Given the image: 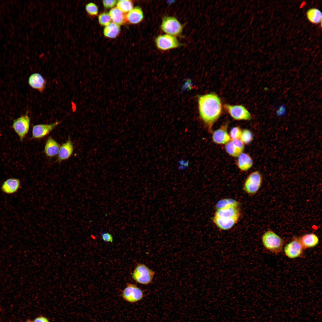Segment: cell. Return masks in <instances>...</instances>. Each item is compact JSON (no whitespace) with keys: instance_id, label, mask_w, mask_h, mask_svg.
Masks as SVG:
<instances>
[{"instance_id":"cell-14","label":"cell","mask_w":322,"mask_h":322,"mask_svg":"<svg viewBox=\"0 0 322 322\" xmlns=\"http://www.w3.org/2000/svg\"><path fill=\"white\" fill-rule=\"evenodd\" d=\"M240 217L230 218H220L213 216L212 221L219 229L227 230L232 228L238 221Z\"/></svg>"},{"instance_id":"cell-26","label":"cell","mask_w":322,"mask_h":322,"mask_svg":"<svg viewBox=\"0 0 322 322\" xmlns=\"http://www.w3.org/2000/svg\"><path fill=\"white\" fill-rule=\"evenodd\" d=\"M225 149L227 153L233 157H238L243 150L235 145L232 141L226 144Z\"/></svg>"},{"instance_id":"cell-31","label":"cell","mask_w":322,"mask_h":322,"mask_svg":"<svg viewBox=\"0 0 322 322\" xmlns=\"http://www.w3.org/2000/svg\"><path fill=\"white\" fill-rule=\"evenodd\" d=\"M242 130L238 126L232 128L230 132V137L232 140L240 139L242 134Z\"/></svg>"},{"instance_id":"cell-33","label":"cell","mask_w":322,"mask_h":322,"mask_svg":"<svg viewBox=\"0 0 322 322\" xmlns=\"http://www.w3.org/2000/svg\"><path fill=\"white\" fill-rule=\"evenodd\" d=\"M103 4L104 7L107 8H110L114 7L117 3V1L115 0H103Z\"/></svg>"},{"instance_id":"cell-4","label":"cell","mask_w":322,"mask_h":322,"mask_svg":"<svg viewBox=\"0 0 322 322\" xmlns=\"http://www.w3.org/2000/svg\"><path fill=\"white\" fill-rule=\"evenodd\" d=\"M160 28L165 33L176 37L181 35L183 27L175 17L165 16L162 18Z\"/></svg>"},{"instance_id":"cell-35","label":"cell","mask_w":322,"mask_h":322,"mask_svg":"<svg viewBox=\"0 0 322 322\" xmlns=\"http://www.w3.org/2000/svg\"><path fill=\"white\" fill-rule=\"evenodd\" d=\"M232 142L236 146L243 150L244 148V143L240 139L232 140Z\"/></svg>"},{"instance_id":"cell-27","label":"cell","mask_w":322,"mask_h":322,"mask_svg":"<svg viewBox=\"0 0 322 322\" xmlns=\"http://www.w3.org/2000/svg\"><path fill=\"white\" fill-rule=\"evenodd\" d=\"M117 7L123 13L129 12L133 8V4L130 0H119L117 3Z\"/></svg>"},{"instance_id":"cell-13","label":"cell","mask_w":322,"mask_h":322,"mask_svg":"<svg viewBox=\"0 0 322 322\" xmlns=\"http://www.w3.org/2000/svg\"><path fill=\"white\" fill-rule=\"evenodd\" d=\"M227 124H226L213 132L212 139L215 143L223 144H226L230 141L231 138L227 133Z\"/></svg>"},{"instance_id":"cell-23","label":"cell","mask_w":322,"mask_h":322,"mask_svg":"<svg viewBox=\"0 0 322 322\" xmlns=\"http://www.w3.org/2000/svg\"><path fill=\"white\" fill-rule=\"evenodd\" d=\"M120 31L119 25L112 22L106 26L103 30V33L106 37L113 38L117 37Z\"/></svg>"},{"instance_id":"cell-18","label":"cell","mask_w":322,"mask_h":322,"mask_svg":"<svg viewBox=\"0 0 322 322\" xmlns=\"http://www.w3.org/2000/svg\"><path fill=\"white\" fill-rule=\"evenodd\" d=\"M60 146L55 139L49 137L47 139L44 148V152L47 156L53 157L58 154Z\"/></svg>"},{"instance_id":"cell-25","label":"cell","mask_w":322,"mask_h":322,"mask_svg":"<svg viewBox=\"0 0 322 322\" xmlns=\"http://www.w3.org/2000/svg\"><path fill=\"white\" fill-rule=\"evenodd\" d=\"M239 203L231 198H224L220 199L216 204L215 207L216 210L229 206L239 207Z\"/></svg>"},{"instance_id":"cell-1","label":"cell","mask_w":322,"mask_h":322,"mask_svg":"<svg viewBox=\"0 0 322 322\" xmlns=\"http://www.w3.org/2000/svg\"><path fill=\"white\" fill-rule=\"evenodd\" d=\"M198 101L200 116L206 123L211 126L221 114V100L216 95L210 93L199 96Z\"/></svg>"},{"instance_id":"cell-2","label":"cell","mask_w":322,"mask_h":322,"mask_svg":"<svg viewBox=\"0 0 322 322\" xmlns=\"http://www.w3.org/2000/svg\"><path fill=\"white\" fill-rule=\"evenodd\" d=\"M261 240L264 247L271 252L277 254L282 251L283 240L273 231L269 230L265 232L262 236Z\"/></svg>"},{"instance_id":"cell-24","label":"cell","mask_w":322,"mask_h":322,"mask_svg":"<svg viewBox=\"0 0 322 322\" xmlns=\"http://www.w3.org/2000/svg\"><path fill=\"white\" fill-rule=\"evenodd\" d=\"M306 15L308 19L312 23L318 24L321 22L322 13L317 8L309 9L306 13Z\"/></svg>"},{"instance_id":"cell-3","label":"cell","mask_w":322,"mask_h":322,"mask_svg":"<svg viewBox=\"0 0 322 322\" xmlns=\"http://www.w3.org/2000/svg\"><path fill=\"white\" fill-rule=\"evenodd\" d=\"M155 273L154 271L145 264L139 263L132 273V277L140 284L148 285L152 282Z\"/></svg>"},{"instance_id":"cell-11","label":"cell","mask_w":322,"mask_h":322,"mask_svg":"<svg viewBox=\"0 0 322 322\" xmlns=\"http://www.w3.org/2000/svg\"><path fill=\"white\" fill-rule=\"evenodd\" d=\"M61 122L57 121L49 124H41L34 125L32 130V138L39 139L48 134Z\"/></svg>"},{"instance_id":"cell-28","label":"cell","mask_w":322,"mask_h":322,"mask_svg":"<svg viewBox=\"0 0 322 322\" xmlns=\"http://www.w3.org/2000/svg\"><path fill=\"white\" fill-rule=\"evenodd\" d=\"M253 139V134L250 130L244 129L242 131L240 140L244 143L249 144L252 141Z\"/></svg>"},{"instance_id":"cell-21","label":"cell","mask_w":322,"mask_h":322,"mask_svg":"<svg viewBox=\"0 0 322 322\" xmlns=\"http://www.w3.org/2000/svg\"><path fill=\"white\" fill-rule=\"evenodd\" d=\"M253 160L247 154L242 153L238 157L237 164L238 168L242 171H245L249 169L253 166Z\"/></svg>"},{"instance_id":"cell-8","label":"cell","mask_w":322,"mask_h":322,"mask_svg":"<svg viewBox=\"0 0 322 322\" xmlns=\"http://www.w3.org/2000/svg\"><path fill=\"white\" fill-rule=\"evenodd\" d=\"M30 118L27 113L13 120L12 128L22 141L28 132Z\"/></svg>"},{"instance_id":"cell-30","label":"cell","mask_w":322,"mask_h":322,"mask_svg":"<svg viewBox=\"0 0 322 322\" xmlns=\"http://www.w3.org/2000/svg\"><path fill=\"white\" fill-rule=\"evenodd\" d=\"M85 9L88 14L91 16H95L98 12L97 6L92 2L87 4L86 5Z\"/></svg>"},{"instance_id":"cell-6","label":"cell","mask_w":322,"mask_h":322,"mask_svg":"<svg viewBox=\"0 0 322 322\" xmlns=\"http://www.w3.org/2000/svg\"><path fill=\"white\" fill-rule=\"evenodd\" d=\"M262 182L261 174L258 171L251 173L246 178L243 185V190L247 194L253 195L259 190Z\"/></svg>"},{"instance_id":"cell-12","label":"cell","mask_w":322,"mask_h":322,"mask_svg":"<svg viewBox=\"0 0 322 322\" xmlns=\"http://www.w3.org/2000/svg\"><path fill=\"white\" fill-rule=\"evenodd\" d=\"M239 207L229 206L216 210L213 216L223 218L240 217V211Z\"/></svg>"},{"instance_id":"cell-5","label":"cell","mask_w":322,"mask_h":322,"mask_svg":"<svg viewBox=\"0 0 322 322\" xmlns=\"http://www.w3.org/2000/svg\"><path fill=\"white\" fill-rule=\"evenodd\" d=\"M154 41L157 47L162 51L176 48L181 45L176 37L167 34L157 36Z\"/></svg>"},{"instance_id":"cell-10","label":"cell","mask_w":322,"mask_h":322,"mask_svg":"<svg viewBox=\"0 0 322 322\" xmlns=\"http://www.w3.org/2000/svg\"><path fill=\"white\" fill-rule=\"evenodd\" d=\"M304 250L298 239L295 238L285 246L284 251L287 257L294 259L301 257Z\"/></svg>"},{"instance_id":"cell-7","label":"cell","mask_w":322,"mask_h":322,"mask_svg":"<svg viewBox=\"0 0 322 322\" xmlns=\"http://www.w3.org/2000/svg\"><path fill=\"white\" fill-rule=\"evenodd\" d=\"M121 296L127 302L133 303L141 300L144 295L142 290L136 285L129 283L123 290Z\"/></svg>"},{"instance_id":"cell-37","label":"cell","mask_w":322,"mask_h":322,"mask_svg":"<svg viewBox=\"0 0 322 322\" xmlns=\"http://www.w3.org/2000/svg\"><path fill=\"white\" fill-rule=\"evenodd\" d=\"M31 322L30 321H27L26 322Z\"/></svg>"},{"instance_id":"cell-20","label":"cell","mask_w":322,"mask_h":322,"mask_svg":"<svg viewBox=\"0 0 322 322\" xmlns=\"http://www.w3.org/2000/svg\"><path fill=\"white\" fill-rule=\"evenodd\" d=\"M298 239L304 250L314 247L319 242L318 237L314 233L305 234Z\"/></svg>"},{"instance_id":"cell-34","label":"cell","mask_w":322,"mask_h":322,"mask_svg":"<svg viewBox=\"0 0 322 322\" xmlns=\"http://www.w3.org/2000/svg\"><path fill=\"white\" fill-rule=\"evenodd\" d=\"M278 109L276 111V114L279 116H284L286 112V107L285 105H281L278 106Z\"/></svg>"},{"instance_id":"cell-19","label":"cell","mask_w":322,"mask_h":322,"mask_svg":"<svg viewBox=\"0 0 322 322\" xmlns=\"http://www.w3.org/2000/svg\"><path fill=\"white\" fill-rule=\"evenodd\" d=\"M143 18V12L141 8L138 6L134 8L125 15L126 20L133 24L140 22Z\"/></svg>"},{"instance_id":"cell-9","label":"cell","mask_w":322,"mask_h":322,"mask_svg":"<svg viewBox=\"0 0 322 322\" xmlns=\"http://www.w3.org/2000/svg\"><path fill=\"white\" fill-rule=\"evenodd\" d=\"M224 107L231 116L235 120H250L251 119L250 113L242 105L225 104Z\"/></svg>"},{"instance_id":"cell-36","label":"cell","mask_w":322,"mask_h":322,"mask_svg":"<svg viewBox=\"0 0 322 322\" xmlns=\"http://www.w3.org/2000/svg\"><path fill=\"white\" fill-rule=\"evenodd\" d=\"M32 322H50L46 317L40 316L35 318Z\"/></svg>"},{"instance_id":"cell-15","label":"cell","mask_w":322,"mask_h":322,"mask_svg":"<svg viewBox=\"0 0 322 322\" xmlns=\"http://www.w3.org/2000/svg\"><path fill=\"white\" fill-rule=\"evenodd\" d=\"M20 181L16 178H10L7 179L2 184L1 190L4 193L11 194L16 193L19 189Z\"/></svg>"},{"instance_id":"cell-16","label":"cell","mask_w":322,"mask_h":322,"mask_svg":"<svg viewBox=\"0 0 322 322\" xmlns=\"http://www.w3.org/2000/svg\"><path fill=\"white\" fill-rule=\"evenodd\" d=\"M28 81L32 88L37 90L40 92H42L45 88L46 81L39 73L31 74L29 78Z\"/></svg>"},{"instance_id":"cell-32","label":"cell","mask_w":322,"mask_h":322,"mask_svg":"<svg viewBox=\"0 0 322 322\" xmlns=\"http://www.w3.org/2000/svg\"><path fill=\"white\" fill-rule=\"evenodd\" d=\"M101 236L103 240L106 242H112L113 237L111 234L108 232L102 233Z\"/></svg>"},{"instance_id":"cell-22","label":"cell","mask_w":322,"mask_h":322,"mask_svg":"<svg viewBox=\"0 0 322 322\" xmlns=\"http://www.w3.org/2000/svg\"><path fill=\"white\" fill-rule=\"evenodd\" d=\"M109 14L113 22L119 25L124 23L126 21L125 15L117 7L112 9Z\"/></svg>"},{"instance_id":"cell-29","label":"cell","mask_w":322,"mask_h":322,"mask_svg":"<svg viewBox=\"0 0 322 322\" xmlns=\"http://www.w3.org/2000/svg\"><path fill=\"white\" fill-rule=\"evenodd\" d=\"M98 20L99 23L103 26H106L111 22V19L109 13H103L99 16Z\"/></svg>"},{"instance_id":"cell-17","label":"cell","mask_w":322,"mask_h":322,"mask_svg":"<svg viewBox=\"0 0 322 322\" xmlns=\"http://www.w3.org/2000/svg\"><path fill=\"white\" fill-rule=\"evenodd\" d=\"M74 150L73 143L70 139L60 146L58 153V160L61 162L68 159Z\"/></svg>"}]
</instances>
